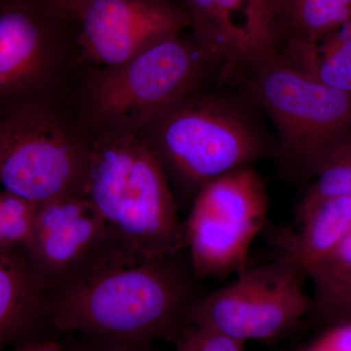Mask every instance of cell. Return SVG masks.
Masks as SVG:
<instances>
[{"instance_id":"obj_27","label":"cell","mask_w":351,"mask_h":351,"mask_svg":"<svg viewBox=\"0 0 351 351\" xmlns=\"http://www.w3.org/2000/svg\"><path fill=\"white\" fill-rule=\"evenodd\" d=\"M176 348H177V351H189L186 346H184V343H181V341H179V343L176 345Z\"/></svg>"},{"instance_id":"obj_16","label":"cell","mask_w":351,"mask_h":351,"mask_svg":"<svg viewBox=\"0 0 351 351\" xmlns=\"http://www.w3.org/2000/svg\"><path fill=\"white\" fill-rule=\"evenodd\" d=\"M307 279L313 286L311 313L325 326L338 323L351 304V232L309 270Z\"/></svg>"},{"instance_id":"obj_24","label":"cell","mask_w":351,"mask_h":351,"mask_svg":"<svg viewBox=\"0 0 351 351\" xmlns=\"http://www.w3.org/2000/svg\"><path fill=\"white\" fill-rule=\"evenodd\" d=\"M55 7L60 12L75 21L80 17L87 0H44Z\"/></svg>"},{"instance_id":"obj_1","label":"cell","mask_w":351,"mask_h":351,"mask_svg":"<svg viewBox=\"0 0 351 351\" xmlns=\"http://www.w3.org/2000/svg\"><path fill=\"white\" fill-rule=\"evenodd\" d=\"M180 253L145 258L110 239L89 262L49 288L53 329L104 346L177 345L188 326L186 309L198 298L196 277Z\"/></svg>"},{"instance_id":"obj_14","label":"cell","mask_w":351,"mask_h":351,"mask_svg":"<svg viewBox=\"0 0 351 351\" xmlns=\"http://www.w3.org/2000/svg\"><path fill=\"white\" fill-rule=\"evenodd\" d=\"M351 20V0H293L274 31V53L313 76L318 45Z\"/></svg>"},{"instance_id":"obj_9","label":"cell","mask_w":351,"mask_h":351,"mask_svg":"<svg viewBox=\"0 0 351 351\" xmlns=\"http://www.w3.org/2000/svg\"><path fill=\"white\" fill-rule=\"evenodd\" d=\"M233 282L191 302L186 322L241 343L276 341L293 331L311 313L306 272L272 258L246 269Z\"/></svg>"},{"instance_id":"obj_23","label":"cell","mask_w":351,"mask_h":351,"mask_svg":"<svg viewBox=\"0 0 351 351\" xmlns=\"http://www.w3.org/2000/svg\"><path fill=\"white\" fill-rule=\"evenodd\" d=\"M66 335V341L64 345L69 351H149V348H124V346H112L99 345L91 343L86 339L75 337L73 334Z\"/></svg>"},{"instance_id":"obj_22","label":"cell","mask_w":351,"mask_h":351,"mask_svg":"<svg viewBox=\"0 0 351 351\" xmlns=\"http://www.w3.org/2000/svg\"><path fill=\"white\" fill-rule=\"evenodd\" d=\"M304 351H351V321L327 326Z\"/></svg>"},{"instance_id":"obj_15","label":"cell","mask_w":351,"mask_h":351,"mask_svg":"<svg viewBox=\"0 0 351 351\" xmlns=\"http://www.w3.org/2000/svg\"><path fill=\"white\" fill-rule=\"evenodd\" d=\"M193 18V38L225 63L218 85L228 83L233 69L246 53L243 25L237 22L239 14L245 19L247 0H180Z\"/></svg>"},{"instance_id":"obj_19","label":"cell","mask_w":351,"mask_h":351,"mask_svg":"<svg viewBox=\"0 0 351 351\" xmlns=\"http://www.w3.org/2000/svg\"><path fill=\"white\" fill-rule=\"evenodd\" d=\"M39 203L3 189L0 193V251L25 250L36 225Z\"/></svg>"},{"instance_id":"obj_4","label":"cell","mask_w":351,"mask_h":351,"mask_svg":"<svg viewBox=\"0 0 351 351\" xmlns=\"http://www.w3.org/2000/svg\"><path fill=\"white\" fill-rule=\"evenodd\" d=\"M82 195L129 251L156 258L186 248L174 191L158 157L138 135L91 134Z\"/></svg>"},{"instance_id":"obj_11","label":"cell","mask_w":351,"mask_h":351,"mask_svg":"<svg viewBox=\"0 0 351 351\" xmlns=\"http://www.w3.org/2000/svg\"><path fill=\"white\" fill-rule=\"evenodd\" d=\"M107 219L82 195L39 203L25 253L49 288L94 258L112 239Z\"/></svg>"},{"instance_id":"obj_7","label":"cell","mask_w":351,"mask_h":351,"mask_svg":"<svg viewBox=\"0 0 351 351\" xmlns=\"http://www.w3.org/2000/svg\"><path fill=\"white\" fill-rule=\"evenodd\" d=\"M80 68L75 21L44 0H0V110L69 100Z\"/></svg>"},{"instance_id":"obj_13","label":"cell","mask_w":351,"mask_h":351,"mask_svg":"<svg viewBox=\"0 0 351 351\" xmlns=\"http://www.w3.org/2000/svg\"><path fill=\"white\" fill-rule=\"evenodd\" d=\"M295 228L283 226L269 234L276 260L306 272L319 263L351 232V197L328 198L297 211Z\"/></svg>"},{"instance_id":"obj_21","label":"cell","mask_w":351,"mask_h":351,"mask_svg":"<svg viewBox=\"0 0 351 351\" xmlns=\"http://www.w3.org/2000/svg\"><path fill=\"white\" fill-rule=\"evenodd\" d=\"M179 341L189 351H244V343L241 341L206 328L191 325L186 327Z\"/></svg>"},{"instance_id":"obj_3","label":"cell","mask_w":351,"mask_h":351,"mask_svg":"<svg viewBox=\"0 0 351 351\" xmlns=\"http://www.w3.org/2000/svg\"><path fill=\"white\" fill-rule=\"evenodd\" d=\"M223 60L182 34L115 66L83 64L69 101L91 134L137 135L159 110L219 82Z\"/></svg>"},{"instance_id":"obj_25","label":"cell","mask_w":351,"mask_h":351,"mask_svg":"<svg viewBox=\"0 0 351 351\" xmlns=\"http://www.w3.org/2000/svg\"><path fill=\"white\" fill-rule=\"evenodd\" d=\"M12 351H69L64 343H59L55 339H40V341H32L25 343Z\"/></svg>"},{"instance_id":"obj_20","label":"cell","mask_w":351,"mask_h":351,"mask_svg":"<svg viewBox=\"0 0 351 351\" xmlns=\"http://www.w3.org/2000/svg\"><path fill=\"white\" fill-rule=\"evenodd\" d=\"M351 197V145L321 171L298 206L297 211L328 198Z\"/></svg>"},{"instance_id":"obj_26","label":"cell","mask_w":351,"mask_h":351,"mask_svg":"<svg viewBox=\"0 0 351 351\" xmlns=\"http://www.w3.org/2000/svg\"><path fill=\"white\" fill-rule=\"evenodd\" d=\"M346 321H351V304L348 306V308L343 311V313L341 314L338 323L346 322Z\"/></svg>"},{"instance_id":"obj_6","label":"cell","mask_w":351,"mask_h":351,"mask_svg":"<svg viewBox=\"0 0 351 351\" xmlns=\"http://www.w3.org/2000/svg\"><path fill=\"white\" fill-rule=\"evenodd\" d=\"M91 134L69 100L34 101L0 110L3 189L41 203L82 195Z\"/></svg>"},{"instance_id":"obj_12","label":"cell","mask_w":351,"mask_h":351,"mask_svg":"<svg viewBox=\"0 0 351 351\" xmlns=\"http://www.w3.org/2000/svg\"><path fill=\"white\" fill-rule=\"evenodd\" d=\"M49 285L25 250L0 251V348L53 339Z\"/></svg>"},{"instance_id":"obj_5","label":"cell","mask_w":351,"mask_h":351,"mask_svg":"<svg viewBox=\"0 0 351 351\" xmlns=\"http://www.w3.org/2000/svg\"><path fill=\"white\" fill-rule=\"evenodd\" d=\"M232 82L271 120L276 159L289 177L316 178L350 147L351 94L326 86L274 54L245 58Z\"/></svg>"},{"instance_id":"obj_10","label":"cell","mask_w":351,"mask_h":351,"mask_svg":"<svg viewBox=\"0 0 351 351\" xmlns=\"http://www.w3.org/2000/svg\"><path fill=\"white\" fill-rule=\"evenodd\" d=\"M76 25L82 66H108L191 29L193 18L180 0H87Z\"/></svg>"},{"instance_id":"obj_17","label":"cell","mask_w":351,"mask_h":351,"mask_svg":"<svg viewBox=\"0 0 351 351\" xmlns=\"http://www.w3.org/2000/svg\"><path fill=\"white\" fill-rule=\"evenodd\" d=\"M313 77L328 87L351 94V20L320 41Z\"/></svg>"},{"instance_id":"obj_2","label":"cell","mask_w":351,"mask_h":351,"mask_svg":"<svg viewBox=\"0 0 351 351\" xmlns=\"http://www.w3.org/2000/svg\"><path fill=\"white\" fill-rule=\"evenodd\" d=\"M258 108L242 93L197 90L159 110L137 135L162 164L173 191L195 199L205 184L277 154Z\"/></svg>"},{"instance_id":"obj_18","label":"cell","mask_w":351,"mask_h":351,"mask_svg":"<svg viewBox=\"0 0 351 351\" xmlns=\"http://www.w3.org/2000/svg\"><path fill=\"white\" fill-rule=\"evenodd\" d=\"M293 0H247L244 31V58L274 54V31Z\"/></svg>"},{"instance_id":"obj_8","label":"cell","mask_w":351,"mask_h":351,"mask_svg":"<svg viewBox=\"0 0 351 351\" xmlns=\"http://www.w3.org/2000/svg\"><path fill=\"white\" fill-rule=\"evenodd\" d=\"M269 208L267 184L253 166L205 184L184 223L196 279L226 278L248 269L249 252Z\"/></svg>"}]
</instances>
